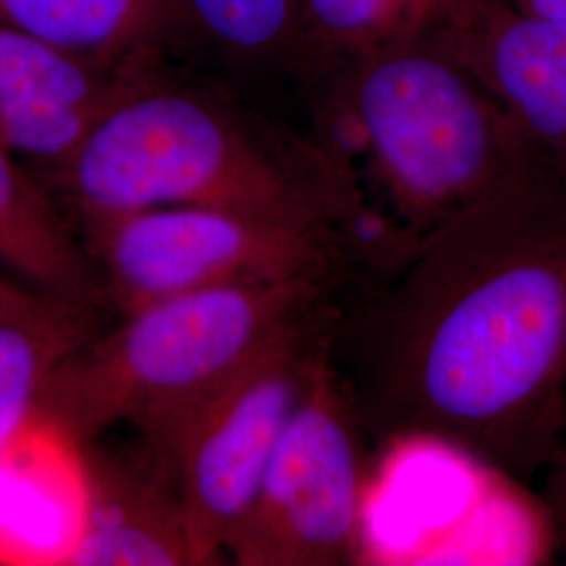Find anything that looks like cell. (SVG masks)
Here are the masks:
<instances>
[{"mask_svg": "<svg viewBox=\"0 0 566 566\" xmlns=\"http://www.w3.org/2000/svg\"><path fill=\"white\" fill-rule=\"evenodd\" d=\"M329 359L371 441H434L528 483L566 424V164L422 235L353 301Z\"/></svg>", "mask_w": 566, "mask_h": 566, "instance_id": "obj_1", "label": "cell"}, {"mask_svg": "<svg viewBox=\"0 0 566 566\" xmlns=\"http://www.w3.org/2000/svg\"><path fill=\"white\" fill-rule=\"evenodd\" d=\"M151 61L63 163L39 179L76 221L166 206H210L283 223L334 227L371 256L353 158L324 135L266 116L223 82Z\"/></svg>", "mask_w": 566, "mask_h": 566, "instance_id": "obj_2", "label": "cell"}, {"mask_svg": "<svg viewBox=\"0 0 566 566\" xmlns=\"http://www.w3.org/2000/svg\"><path fill=\"white\" fill-rule=\"evenodd\" d=\"M343 290L315 280L243 283L145 304L61 361L34 426L72 449L130 426L175 476L203 409L273 344L336 313Z\"/></svg>", "mask_w": 566, "mask_h": 566, "instance_id": "obj_3", "label": "cell"}, {"mask_svg": "<svg viewBox=\"0 0 566 566\" xmlns=\"http://www.w3.org/2000/svg\"><path fill=\"white\" fill-rule=\"evenodd\" d=\"M348 133L413 243L507 185L565 164L420 36L365 61L344 84L319 135L343 145Z\"/></svg>", "mask_w": 566, "mask_h": 566, "instance_id": "obj_4", "label": "cell"}, {"mask_svg": "<svg viewBox=\"0 0 566 566\" xmlns=\"http://www.w3.org/2000/svg\"><path fill=\"white\" fill-rule=\"evenodd\" d=\"M105 308L126 315L189 292L243 283L343 285L364 264L334 227L294 224L210 206H166L81 221Z\"/></svg>", "mask_w": 566, "mask_h": 566, "instance_id": "obj_5", "label": "cell"}, {"mask_svg": "<svg viewBox=\"0 0 566 566\" xmlns=\"http://www.w3.org/2000/svg\"><path fill=\"white\" fill-rule=\"evenodd\" d=\"M367 441L364 420L327 350L227 556L242 566L359 563L369 485Z\"/></svg>", "mask_w": 566, "mask_h": 566, "instance_id": "obj_6", "label": "cell"}, {"mask_svg": "<svg viewBox=\"0 0 566 566\" xmlns=\"http://www.w3.org/2000/svg\"><path fill=\"white\" fill-rule=\"evenodd\" d=\"M303 325L264 350L208 405L182 441L175 476L196 566L219 565L256 502L266 468L324 361L338 319Z\"/></svg>", "mask_w": 566, "mask_h": 566, "instance_id": "obj_7", "label": "cell"}, {"mask_svg": "<svg viewBox=\"0 0 566 566\" xmlns=\"http://www.w3.org/2000/svg\"><path fill=\"white\" fill-rule=\"evenodd\" d=\"M418 36L460 63L566 164V25L506 0H432Z\"/></svg>", "mask_w": 566, "mask_h": 566, "instance_id": "obj_8", "label": "cell"}, {"mask_svg": "<svg viewBox=\"0 0 566 566\" xmlns=\"http://www.w3.org/2000/svg\"><path fill=\"white\" fill-rule=\"evenodd\" d=\"M81 458V510L60 565L196 566L177 479L143 446L93 441Z\"/></svg>", "mask_w": 566, "mask_h": 566, "instance_id": "obj_9", "label": "cell"}, {"mask_svg": "<svg viewBox=\"0 0 566 566\" xmlns=\"http://www.w3.org/2000/svg\"><path fill=\"white\" fill-rule=\"evenodd\" d=\"M145 65L107 70L0 21V145L36 168L63 163Z\"/></svg>", "mask_w": 566, "mask_h": 566, "instance_id": "obj_10", "label": "cell"}, {"mask_svg": "<svg viewBox=\"0 0 566 566\" xmlns=\"http://www.w3.org/2000/svg\"><path fill=\"white\" fill-rule=\"evenodd\" d=\"M0 21L118 72L198 42L182 0H0Z\"/></svg>", "mask_w": 566, "mask_h": 566, "instance_id": "obj_11", "label": "cell"}, {"mask_svg": "<svg viewBox=\"0 0 566 566\" xmlns=\"http://www.w3.org/2000/svg\"><path fill=\"white\" fill-rule=\"evenodd\" d=\"M432 0H296L290 81L322 130L365 61L418 36Z\"/></svg>", "mask_w": 566, "mask_h": 566, "instance_id": "obj_12", "label": "cell"}, {"mask_svg": "<svg viewBox=\"0 0 566 566\" xmlns=\"http://www.w3.org/2000/svg\"><path fill=\"white\" fill-rule=\"evenodd\" d=\"M15 158L0 145V263L46 296L103 311L102 280L81 233L39 175Z\"/></svg>", "mask_w": 566, "mask_h": 566, "instance_id": "obj_13", "label": "cell"}, {"mask_svg": "<svg viewBox=\"0 0 566 566\" xmlns=\"http://www.w3.org/2000/svg\"><path fill=\"white\" fill-rule=\"evenodd\" d=\"M99 332V311L0 324V462L34 426L42 392L61 361Z\"/></svg>", "mask_w": 566, "mask_h": 566, "instance_id": "obj_14", "label": "cell"}, {"mask_svg": "<svg viewBox=\"0 0 566 566\" xmlns=\"http://www.w3.org/2000/svg\"><path fill=\"white\" fill-rule=\"evenodd\" d=\"M196 39L245 76L290 81L296 0H182Z\"/></svg>", "mask_w": 566, "mask_h": 566, "instance_id": "obj_15", "label": "cell"}, {"mask_svg": "<svg viewBox=\"0 0 566 566\" xmlns=\"http://www.w3.org/2000/svg\"><path fill=\"white\" fill-rule=\"evenodd\" d=\"M76 308H86V306L63 303L53 296L42 294L39 290L30 292L0 277V324L53 319Z\"/></svg>", "mask_w": 566, "mask_h": 566, "instance_id": "obj_16", "label": "cell"}, {"mask_svg": "<svg viewBox=\"0 0 566 566\" xmlns=\"http://www.w3.org/2000/svg\"><path fill=\"white\" fill-rule=\"evenodd\" d=\"M544 474L546 483L542 491V510L546 516L547 531L566 558V424L558 449Z\"/></svg>", "mask_w": 566, "mask_h": 566, "instance_id": "obj_17", "label": "cell"}, {"mask_svg": "<svg viewBox=\"0 0 566 566\" xmlns=\"http://www.w3.org/2000/svg\"><path fill=\"white\" fill-rule=\"evenodd\" d=\"M516 11L537 20L566 25V0H506Z\"/></svg>", "mask_w": 566, "mask_h": 566, "instance_id": "obj_18", "label": "cell"}]
</instances>
